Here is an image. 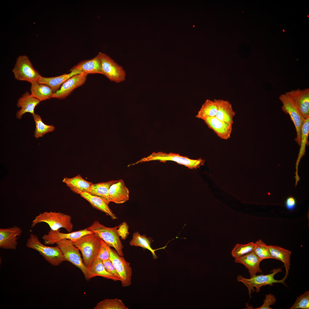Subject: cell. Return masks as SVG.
Here are the masks:
<instances>
[{"instance_id": "14", "label": "cell", "mask_w": 309, "mask_h": 309, "mask_svg": "<svg viewBox=\"0 0 309 309\" xmlns=\"http://www.w3.org/2000/svg\"><path fill=\"white\" fill-rule=\"evenodd\" d=\"M88 74L82 72L72 76L62 84L57 92L53 94L52 98L60 99L66 98L75 89L85 83Z\"/></svg>"}, {"instance_id": "26", "label": "cell", "mask_w": 309, "mask_h": 309, "mask_svg": "<svg viewBox=\"0 0 309 309\" xmlns=\"http://www.w3.org/2000/svg\"><path fill=\"white\" fill-rule=\"evenodd\" d=\"M309 134V117L305 120L302 128L300 146V148L296 163V171L295 173L296 175L294 177L296 179L295 186L297 185L298 182L300 179L298 175V166L301 159L305 154L306 146L308 142Z\"/></svg>"}, {"instance_id": "24", "label": "cell", "mask_w": 309, "mask_h": 309, "mask_svg": "<svg viewBox=\"0 0 309 309\" xmlns=\"http://www.w3.org/2000/svg\"><path fill=\"white\" fill-rule=\"evenodd\" d=\"M70 72L57 76L45 77L41 76L38 80L39 83L45 84L52 89L54 93L57 92L62 84L72 76L82 72L76 70L70 71Z\"/></svg>"}, {"instance_id": "10", "label": "cell", "mask_w": 309, "mask_h": 309, "mask_svg": "<svg viewBox=\"0 0 309 309\" xmlns=\"http://www.w3.org/2000/svg\"><path fill=\"white\" fill-rule=\"evenodd\" d=\"M279 99L282 104V110L289 114L294 125L296 132L295 140L300 146L302 128L305 119L292 101L284 94H281Z\"/></svg>"}, {"instance_id": "39", "label": "cell", "mask_w": 309, "mask_h": 309, "mask_svg": "<svg viewBox=\"0 0 309 309\" xmlns=\"http://www.w3.org/2000/svg\"><path fill=\"white\" fill-rule=\"evenodd\" d=\"M102 262L107 271L115 276L119 279V281H120L121 278L120 276L110 259L103 261Z\"/></svg>"}, {"instance_id": "22", "label": "cell", "mask_w": 309, "mask_h": 309, "mask_svg": "<svg viewBox=\"0 0 309 309\" xmlns=\"http://www.w3.org/2000/svg\"><path fill=\"white\" fill-rule=\"evenodd\" d=\"M62 181L73 192L79 194L83 192L89 193L93 183L84 179L79 174L73 177H65Z\"/></svg>"}, {"instance_id": "2", "label": "cell", "mask_w": 309, "mask_h": 309, "mask_svg": "<svg viewBox=\"0 0 309 309\" xmlns=\"http://www.w3.org/2000/svg\"><path fill=\"white\" fill-rule=\"evenodd\" d=\"M71 216L68 215L58 212H45L40 213L33 220L31 227L40 223H45L49 225L50 229L53 230H60L64 228L68 232L73 230V225L71 221Z\"/></svg>"}, {"instance_id": "6", "label": "cell", "mask_w": 309, "mask_h": 309, "mask_svg": "<svg viewBox=\"0 0 309 309\" xmlns=\"http://www.w3.org/2000/svg\"><path fill=\"white\" fill-rule=\"evenodd\" d=\"M56 244L60 249L66 261L71 263L80 270L86 279L90 280L89 268L84 264L80 250L69 239H64Z\"/></svg>"}, {"instance_id": "27", "label": "cell", "mask_w": 309, "mask_h": 309, "mask_svg": "<svg viewBox=\"0 0 309 309\" xmlns=\"http://www.w3.org/2000/svg\"><path fill=\"white\" fill-rule=\"evenodd\" d=\"M90 280L94 277L99 276L113 281H119L114 275L108 272L106 269L102 261L96 258L89 268Z\"/></svg>"}, {"instance_id": "35", "label": "cell", "mask_w": 309, "mask_h": 309, "mask_svg": "<svg viewBox=\"0 0 309 309\" xmlns=\"http://www.w3.org/2000/svg\"><path fill=\"white\" fill-rule=\"evenodd\" d=\"M254 243L253 251L258 256L263 260L266 259H273L270 253L268 245L261 239L258 240Z\"/></svg>"}, {"instance_id": "17", "label": "cell", "mask_w": 309, "mask_h": 309, "mask_svg": "<svg viewBox=\"0 0 309 309\" xmlns=\"http://www.w3.org/2000/svg\"><path fill=\"white\" fill-rule=\"evenodd\" d=\"M203 120L221 138L227 140L230 137L232 124L221 120L215 116L208 118Z\"/></svg>"}, {"instance_id": "15", "label": "cell", "mask_w": 309, "mask_h": 309, "mask_svg": "<svg viewBox=\"0 0 309 309\" xmlns=\"http://www.w3.org/2000/svg\"><path fill=\"white\" fill-rule=\"evenodd\" d=\"M22 232V229L17 226L0 228V247L5 249H15L17 239Z\"/></svg>"}, {"instance_id": "18", "label": "cell", "mask_w": 309, "mask_h": 309, "mask_svg": "<svg viewBox=\"0 0 309 309\" xmlns=\"http://www.w3.org/2000/svg\"><path fill=\"white\" fill-rule=\"evenodd\" d=\"M40 102L29 92H26L18 100L17 106L21 108L16 113L17 118L18 119H21L22 116L26 113L29 112L32 115L34 114L35 108Z\"/></svg>"}, {"instance_id": "20", "label": "cell", "mask_w": 309, "mask_h": 309, "mask_svg": "<svg viewBox=\"0 0 309 309\" xmlns=\"http://www.w3.org/2000/svg\"><path fill=\"white\" fill-rule=\"evenodd\" d=\"M76 70L88 74L103 75L100 59L98 54L90 60H83L73 67L70 71Z\"/></svg>"}, {"instance_id": "7", "label": "cell", "mask_w": 309, "mask_h": 309, "mask_svg": "<svg viewBox=\"0 0 309 309\" xmlns=\"http://www.w3.org/2000/svg\"><path fill=\"white\" fill-rule=\"evenodd\" d=\"M12 72L16 80L31 84L38 82L41 76L34 68L28 57L25 55L17 58Z\"/></svg>"}, {"instance_id": "12", "label": "cell", "mask_w": 309, "mask_h": 309, "mask_svg": "<svg viewBox=\"0 0 309 309\" xmlns=\"http://www.w3.org/2000/svg\"><path fill=\"white\" fill-rule=\"evenodd\" d=\"M93 232L87 228L76 231L64 233L60 232V230H53L51 229L47 234L42 237L44 243L46 245H53L64 239H68L74 242L82 237Z\"/></svg>"}, {"instance_id": "41", "label": "cell", "mask_w": 309, "mask_h": 309, "mask_svg": "<svg viewBox=\"0 0 309 309\" xmlns=\"http://www.w3.org/2000/svg\"><path fill=\"white\" fill-rule=\"evenodd\" d=\"M296 201L294 197L291 196L287 198L285 201V206L288 210H293L296 207Z\"/></svg>"}, {"instance_id": "3", "label": "cell", "mask_w": 309, "mask_h": 309, "mask_svg": "<svg viewBox=\"0 0 309 309\" xmlns=\"http://www.w3.org/2000/svg\"><path fill=\"white\" fill-rule=\"evenodd\" d=\"M100 239L98 237L93 233L85 235L77 241L73 242L81 252L83 262L88 268L97 257Z\"/></svg>"}, {"instance_id": "11", "label": "cell", "mask_w": 309, "mask_h": 309, "mask_svg": "<svg viewBox=\"0 0 309 309\" xmlns=\"http://www.w3.org/2000/svg\"><path fill=\"white\" fill-rule=\"evenodd\" d=\"M110 259L115 267L121 278L120 282L123 287L130 286L132 283V270L130 263L123 257L119 255L115 250L108 245Z\"/></svg>"}, {"instance_id": "21", "label": "cell", "mask_w": 309, "mask_h": 309, "mask_svg": "<svg viewBox=\"0 0 309 309\" xmlns=\"http://www.w3.org/2000/svg\"><path fill=\"white\" fill-rule=\"evenodd\" d=\"M217 106V111L215 117L218 119L233 124L235 114L232 104L227 100L215 99Z\"/></svg>"}, {"instance_id": "25", "label": "cell", "mask_w": 309, "mask_h": 309, "mask_svg": "<svg viewBox=\"0 0 309 309\" xmlns=\"http://www.w3.org/2000/svg\"><path fill=\"white\" fill-rule=\"evenodd\" d=\"M268 246L270 253L273 259L280 260L284 263L286 270L284 277L287 278L290 269L291 251L278 246Z\"/></svg>"}, {"instance_id": "29", "label": "cell", "mask_w": 309, "mask_h": 309, "mask_svg": "<svg viewBox=\"0 0 309 309\" xmlns=\"http://www.w3.org/2000/svg\"><path fill=\"white\" fill-rule=\"evenodd\" d=\"M30 91L31 94L40 102L52 98L54 94L49 86L38 82L31 84Z\"/></svg>"}, {"instance_id": "33", "label": "cell", "mask_w": 309, "mask_h": 309, "mask_svg": "<svg viewBox=\"0 0 309 309\" xmlns=\"http://www.w3.org/2000/svg\"><path fill=\"white\" fill-rule=\"evenodd\" d=\"M94 309H128L122 301L118 298L107 299L97 303Z\"/></svg>"}, {"instance_id": "28", "label": "cell", "mask_w": 309, "mask_h": 309, "mask_svg": "<svg viewBox=\"0 0 309 309\" xmlns=\"http://www.w3.org/2000/svg\"><path fill=\"white\" fill-rule=\"evenodd\" d=\"M151 240L149 238L147 237L144 235H141L138 231L133 233L132 238L129 242L130 245L131 246L140 247L149 250L152 254L153 258L154 259L158 257L156 255L155 251L158 250L165 249L167 244V243L163 247L153 249L151 247Z\"/></svg>"}, {"instance_id": "1", "label": "cell", "mask_w": 309, "mask_h": 309, "mask_svg": "<svg viewBox=\"0 0 309 309\" xmlns=\"http://www.w3.org/2000/svg\"><path fill=\"white\" fill-rule=\"evenodd\" d=\"M26 246L37 251L44 259L52 265L57 266L66 261L60 249L57 246H49L43 244L38 237L31 233Z\"/></svg>"}, {"instance_id": "38", "label": "cell", "mask_w": 309, "mask_h": 309, "mask_svg": "<svg viewBox=\"0 0 309 309\" xmlns=\"http://www.w3.org/2000/svg\"><path fill=\"white\" fill-rule=\"evenodd\" d=\"M276 302V299L274 296L272 294H266V298L264 300V302L261 306L255 308V309H271L270 305L274 304Z\"/></svg>"}, {"instance_id": "23", "label": "cell", "mask_w": 309, "mask_h": 309, "mask_svg": "<svg viewBox=\"0 0 309 309\" xmlns=\"http://www.w3.org/2000/svg\"><path fill=\"white\" fill-rule=\"evenodd\" d=\"M80 196L88 201L95 208L104 213L110 217L112 219L117 218L110 208L108 203L103 198L87 192H83L80 194Z\"/></svg>"}, {"instance_id": "19", "label": "cell", "mask_w": 309, "mask_h": 309, "mask_svg": "<svg viewBox=\"0 0 309 309\" xmlns=\"http://www.w3.org/2000/svg\"><path fill=\"white\" fill-rule=\"evenodd\" d=\"M263 260L259 258L253 251L241 257L235 259V262L244 265L250 274V278L258 273H262L260 263Z\"/></svg>"}, {"instance_id": "37", "label": "cell", "mask_w": 309, "mask_h": 309, "mask_svg": "<svg viewBox=\"0 0 309 309\" xmlns=\"http://www.w3.org/2000/svg\"><path fill=\"white\" fill-rule=\"evenodd\" d=\"M108 245L100 239V245L97 258L102 261L110 259Z\"/></svg>"}, {"instance_id": "16", "label": "cell", "mask_w": 309, "mask_h": 309, "mask_svg": "<svg viewBox=\"0 0 309 309\" xmlns=\"http://www.w3.org/2000/svg\"><path fill=\"white\" fill-rule=\"evenodd\" d=\"M108 195L110 202L122 204L129 200V191L124 181L120 179L110 186Z\"/></svg>"}, {"instance_id": "36", "label": "cell", "mask_w": 309, "mask_h": 309, "mask_svg": "<svg viewBox=\"0 0 309 309\" xmlns=\"http://www.w3.org/2000/svg\"><path fill=\"white\" fill-rule=\"evenodd\" d=\"M309 309V291H306L298 297L290 309Z\"/></svg>"}, {"instance_id": "13", "label": "cell", "mask_w": 309, "mask_h": 309, "mask_svg": "<svg viewBox=\"0 0 309 309\" xmlns=\"http://www.w3.org/2000/svg\"><path fill=\"white\" fill-rule=\"evenodd\" d=\"M284 94L293 102L304 119L309 117V89L298 88Z\"/></svg>"}, {"instance_id": "32", "label": "cell", "mask_w": 309, "mask_h": 309, "mask_svg": "<svg viewBox=\"0 0 309 309\" xmlns=\"http://www.w3.org/2000/svg\"><path fill=\"white\" fill-rule=\"evenodd\" d=\"M35 123L36 127L34 132V136L38 138L42 137L45 134L52 132L55 129V127L52 125L45 124L43 121L41 116L38 114H32Z\"/></svg>"}, {"instance_id": "34", "label": "cell", "mask_w": 309, "mask_h": 309, "mask_svg": "<svg viewBox=\"0 0 309 309\" xmlns=\"http://www.w3.org/2000/svg\"><path fill=\"white\" fill-rule=\"evenodd\" d=\"M255 243L250 242L245 244H236L231 251V254L235 259L241 257L253 251Z\"/></svg>"}, {"instance_id": "9", "label": "cell", "mask_w": 309, "mask_h": 309, "mask_svg": "<svg viewBox=\"0 0 309 309\" xmlns=\"http://www.w3.org/2000/svg\"><path fill=\"white\" fill-rule=\"evenodd\" d=\"M99 55L103 75L110 81L117 83L124 81L126 73L123 67L106 54L99 52Z\"/></svg>"}, {"instance_id": "4", "label": "cell", "mask_w": 309, "mask_h": 309, "mask_svg": "<svg viewBox=\"0 0 309 309\" xmlns=\"http://www.w3.org/2000/svg\"><path fill=\"white\" fill-rule=\"evenodd\" d=\"M118 227H108L95 221L87 228L89 230L95 234L107 245L112 247L120 255L123 256V246L118 233Z\"/></svg>"}, {"instance_id": "5", "label": "cell", "mask_w": 309, "mask_h": 309, "mask_svg": "<svg viewBox=\"0 0 309 309\" xmlns=\"http://www.w3.org/2000/svg\"><path fill=\"white\" fill-rule=\"evenodd\" d=\"M282 271L281 268L274 269L272 271V273L269 274L256 275L249 279L245 278L242 276L239 275L237 277V279L238 282H242L247 287L249 295L251 297L252 291L253 292L255 291L254 287L256 288V292L258 293L260 291V288L262 286L267 285L272 286L274 283H281L287 286L285 282L286 279V278L284 277L280 280H276L274 278V276L276 274Z\"/></svg>"}, {"instance_id": "31", "label": "cell", "mask_w": 309, "mask_h": 309, "mask_svg": "<svg viewBox=\"0 0 309 309\" xmlns=\"http://www.w3.org/2000/svg\"><path fill=\"white\" fill-rule=\"evenodd\" d=\"M217 111V106L215 99H207L202 105L195 117L203 120L208 118L215 116Z\"/></svg>"}, {"instance_id": "40", "label": "cell", "mask_w": 309, "mask_h": 309, "mask_svg": "<svg viewBox=\"0 0 309 309\" xmlns=\"http://www.w3.org/2000/svg\"><path fill=\"white\" fill-rule=\"evenodd\" d=\"M118 234L122 239L124 240L129 234L128 226L125 222H123L118 227L117 229Z\"/></svg>"}, {"instance_id": "8", "label": "cell", "mask_w": 309, "mask_h": 309, "mask_svg": "<svg viewBox=\"0 0 309 309\" xmlns=\"http://www.w3.org/2000/svg\"><path fill=\"white\" fill-rule=\"evenodd\" d=\"M158 160L163 162L172 161L183 165L189 169H196L203 165L204 160L200 158L197 159H190L188 157L172 152L169 153L159 152H153L148 157L141 160L142 162Z\"/></svg>"}, {"instance_id": "30", "label": "cell", "mask_w": 309, "mask_h": 309, "mask_svg": "<svg viewBox=\"0 0 309 309\" xmlns=\"http://www.w3.org/2000/svg\"><path fill=\"white\" fill-rule=\"evenodd\" d=\"M118 180H112L106 182L93 184L89 193L100 197L104 199L108 203L109 200L108 191L110 186Z\"/></svg>"}]
</instances>
